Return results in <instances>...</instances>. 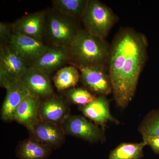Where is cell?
I'll return each mask as SVG.
<instances>
[{
    "label": "cell",
    "instance_id": "obj_24",
    "mask_svg": "<svg viewBox=\"0 0 159 159\" xmlns=\"http://www.w3.org/2000/svg\"><path fill=\"white\" fill-rule=\"evenodd\" d=\"M143 141L152 148L154 152L159 155V137L144 136Z\"/></svg>",
    "mask_w": 159,
    "mask_h": 159
},
{
    "label": "cell",
    "instance_id": "obj_5",
    "mask_svg": "<svg viewBox=\"0 0 159 159\" xmlns=\"http://www.w3.org/2000/svg\"><path fill=\"white\" fill-rule=\"evenodd\" d=\"M0 84L6 89L1 109V118L3 121L9 122L13 120L16 109L30 94L20 79L12 78L2 69L0 70Z\"/></svg>",
    "mask_w": 159,
    "mask_h": 159
},
{
    "label": "cell",
    "instance_id": "obj_18",
    "mask_svg": "<svg viewBox=\"0 0 159 159\" xmlns=\"http://www.w3.org/2000/svg\"><path fill=\"white\" fill-rule=\"evenodd\" d=\"M79 73L78 69L72 65L62 67L57 71L53 77L54 86L59 91L75 87L80 79Z\"/></svg>",
    "mask_w": 159,
    "mask_h": 159
},
{
    "label": "cell",
    "instance_id": "obj_14",
    "mask_svg": "<svg viewBox=\"0 0 159 159\" xmlns=\"http://www.w3.org/2000/svg\"><path fill=\"white\" fill-rule=\"evenodd\" d=\"M30 67L9 44L0 45V68L14 79H20Z\"/></svg>",
    "mask_w": 159,
    "mask_h": 159
},
{
    "label": "cell",
    "instance_id": "obj_11",
    "mask_svg": "<svg viewBox=\"0 0 159 159\" xmlns=\"http://www.w3.org/2000/svg\"><path fill=\"white\" fill-rule=\"evenodd\" d=\"M38 113L40 120L61 125L70 116V110L63 99L53 95L42 100Z\"/></svg>",
    "mask_w": 159,
    "mask_h": 159
},
{
    "label": "cell",
    "instance_id": "obj_21",
    "mask_svg": "<svg viewBox=\"0 0 159 159\" xmlns=\"http://www.w3.org/2000/svg\"><path fill=\"white\" fill-rule=\"evenodd\" d=\"M139 130L142 136L159 137V108L147 114L140 123Z\"/></svg>",
    "mask_w": 159,
    "mask_h": 159
},
{
    "label": "cell",
    "instance_id": "obj_23",
    "mask_svg": "<svg viewBox=\"0 0 159 159\" xmlns=\"http://www.w3.org/2000/svg\"><path fill=\"white\" fill-rule=\"evenodd\" d=\"M13 34L11 24L3 21L0 22V45L10 43Z\"/></svg>",
    "mask_w": 159,
    "mask_h": 159
},
{
    "label": "cell",
    "instance_id": "obj_2",
    "mask_svg": "<svg viewBox=\"0 0 159 159\" xmlns=\"http://www.w3.org/2000/svg\"><path fill=\"white\" fill-rule=\"evenodd\" d=\"M70 62L76 66H105L110 47L105 39L81 30L68 48Z\"/></svg>",
    "mask_w": 159,
    "mask_h": 159
},
{
    "label": "cell",
    "instance_id": "obj_8",
    "mask_svg": "<svg viewBox=\"0 0 159 159\" xmlns=\"http://www.w3.org/2000/svg\"><path fill=\"white\" fill-rule=\"evenodd\" d=\"M48 10L22 16L11 24L13 33L26 35L43 41L45 37Z\"/></svg>",
    "mask_w": 159,
    "mask_h": 159
},
{
    "label": "cell",
    "instance_id": "obj_19",
    "mask_svg": "<svg viewBox=\"0 0 159 159\" xmlns=\"http://www.w3.org/2000/svg\"><path fill=\"white\" fill-rule=\"evenodd\" d=\"M89 0H53L54 9L61 13L77 20L81 19Z\"/></svg>",
    "mask_w": 159,
    "mask_h": 159
},
{
    "label": "cell",
    "instance_id": "obj_1",
    "mask_svg": "<svg viewBox=\"0 0 159 159\" xmlns=\"http://www.w3.org/2000/svg\"><path fill=\"white\" fill-rule=\"evenodd\" d=\"M148 41L133 29L120 30L110 47L107 71L117 105L125 109L132 100L147 57Z\"/></svg>",
    "mask_w": 159,
    "mask_h": 159
},
{
    "label": "cell",
    "instance_id": "obj_6",
    "mask_svg": "<svg viewBox=\"0 0 159 159\" xmlns=\"http://www.w3.org/2000/svg\"><path fill=\"white\" fill-rule=\"evenodd\" d=\"M61 126L66 134L92 143L105 141L104 129L82 116L70 115Z\"/></svg>",
    "mask_w": 159,
    "mask_h": 159
},
{
    "label": "cell",
    "instance_id": "obj_15",
    "mask_svg": "<svg viewBox=\"0 0 159 159\" xmlns=\"http://www.w3.org/2000/svg\"><path fill=\"white\" fill-rule=\"evenodd\" d=\"M80 110L86 118L94 123L104 127L109 121L119 124V122L111 115L109 101L104 96H99L89 104L80 106Z\"/></svg>",
    "mask_w": 159,
    "mask_h": 159
},
{
    "label": "cell",
    "instance_id": "obj_3",
    "mask_svg": "<svg viewBox=\"0 0 159 159\" xmlns=\"http://www.w3.org/2000/svg\"><path fill=\"white\" fill-rule=\"evenodd\" d=\"M81 30L75 19L61 13L54 8L48 10L45 37L51 46L69 48Z\"/></svg>",
    "mask_w": 159,
    "mask_h": 159
},
{
    "label": "cell",
    "instance_id": "obj_17",
    "mask_svg": "<svg viewBox=\"0 0 159 159\" xmlns=\"http://www.w3.org/2000/svg\"><path fill=\"white\" fill-rule=\"evenodd\" d=\"M52 150L51 147L30 137L19 142L16 153L18 159H46Z\"/></svg>",
    "mask_w": 159,
    "mask_h": 159
},
{
    "label": "cell",
    "instance_id": "obj_10",
    "mask_svg": "<svg viewBox=\"0 0 159 159\" xmlns=\"http://www.w3.org/2000/svg\"><path fill=\"white\" fill-rule=\"evenodd\" d=\"M20 80L31 96L44 99L54 95L50 74L43 71L30 67Z\"/></svg>",
    "mask_w": 159,
    "mask_h": 159
},
{
    "label": "cell",
    "instance_id": "obj_20",
    "mask_svg": "<svg viewBox=\"0 0 159 159\" xmlns=\"http://www.w3.org/2000/svg\"><path fill=\"white\" fill-rule=\"evenodd\" d=\"M146 146L140 143H122L111 151L109 159H141L143 157V149Z\"/></svg>",
    "mask_w": 159,
    "mask_h": 159
},
{
    "label": "cell",
    "instance_id": "obj_7",
    "mask_svg": "<svg viewBox=\"0 0 159 159\" xmlns=\"http://www.w3.org/2000/svg\"><path fill=\"white\" fill-rule=\"evenodd\" d=\"M73 66L78 69L81 81L89 92L104 96L112 93L110 78L105 66Z\"/></svg>",
    "mask_w": 159,
    "mask_h": 159
},
{
    "label": "cell",
    "instance_id": "obj_4",
    "mask_svg": "<svg viewBox=\"0 0 159 159\" xmlns=\"http://www.w3.org/2000/svg\"><path fill=\"white\" fill-rule=\"evenodd\" d=\"M81 20L85 31L105 39L116 19L112 10L105 4L97 0H89Z\"/></svg>",
    "mask_w": 159,
    "mask_h": 159
},
{
    "label": "cell",
    "instance_id": "obj_16",
    "mask_svg": "<svg viewBox=\"0 0 159 159\" xmlns=\"http://www.w3.org/2000/svg\"><path fill=\"white\" fill-rule=\"evenodd\" d=\"M42 99L29 95L15 111L13 120L29 129L39 120V108Z\"/></svg>",
    "mask_w": 159,
    "mask_h": 159
},
{
    "label": "cell",
    "instance_id": "obj_9",
    "mask_svg": "<svg viewBox=\"0 0 159 159\" xmlns=\"http://www.w3.org/2000/svg\"><path fill=\"white\" fill-rule=\"evenodd\" d=\"M33 138L53 149L60 147L65 141L66 134L61 125L39 119L28 129Z\"/></svg>",
    "mask_w": 159,
    "mask_h": 159
},
{
    "label": "cell",
    "instance_id": "obj_22",
    "mask_svg": "<svg viewBox=\"0 0 159 159\" xmlns=\"http://www.w3.org/2000/svg\"><path fill=\"white\" fill-rule=\"evenodd\" d=\"M65 91V95L68 100L80 106L89 104L96 97L90 92L84 89L74 87Z\"/></svg>",
    "mask_w": 159,
    "mask_h": 159
},
{
    "label": "cell",
    "instance_id": "obj_13",
    "mask_svg": "<svg viewBox=\"0 0 159 159\" xmlns=\"http://www.w3.org/2000/svg\"><path fill=\"white\" fill-rule=\"evenodd\" d=\"M9 44L12 48L30 65L36 60L46 51L49 46L42 41L14 33Z\"/></svg>",
    "mask_w": 159,
    "mask_h": 159
},
{
    "label": "cell",
    "instance_id": "obj_12",
    "mask_svg": "<svg viewBox=\"0 0 159 159\" xmlns=\"http://www.w3.org/2000/svg\"><path fill=\"white\" fill-rule=\"evenodd\" d=\"M70 61L68 48L49 46L47 51L38 59L31 63L30 67L50 74L58 70Z\"/></svg>",
    "mask_w": 159,
    "mask_h": 159
}]
</instances>
